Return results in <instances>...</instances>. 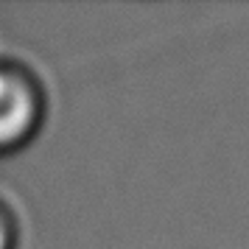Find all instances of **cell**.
<instances>
[{"instance_id":"1","label":"cell","mask_w":249,"mask_h":249,"mask_svg":"<svg viewBox=\"0 0 249 249\" xmlns=\"http://www.w3.org/2000/svg\"><path fill=\"white\" fill-rule=\"evenodd\" d=\"M39 118V95L34 84L0 68V146H12L34 129Z\"/></svg>"},{"instance_id":"2","label":"cell","mask_w":249,"mask_h":249,"mask_svg":"<svg viewBox=\"0 0 249 249\" xmlns=\"http://www.w3.org/2000/svg\"><path fill=\"white\" fill-rule=\"evenodd\" d=\"M9 244H12V230L6 224V218L0 215V249H9Z\"/></svg>"}]
</instances>
